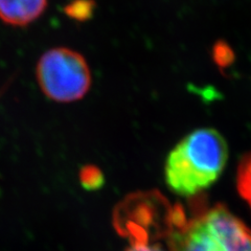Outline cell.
<instances>
[{"mask_svg": "<svg viewBox=\"0 0 251 251\" xmlns=\"http://www.w3.org/2000/svg\"><path fill=\"white\" fill-rule=\"evenodd\" d=\"M227 159L228 148L217 130H195L169 154L164 168L167 184L179 196L194 197L217 181Z\"/></svg>", "mask_w": 251, "mask_h": 251, "instance_id": "cell-1", "label": "cell"}, {"mask_svg": "<svg viewBox=\"0 0 251 251\" xmlns=\"http://www.w3.org/2000/svg\"><path fill=\"white\" fill-rule=\"evenodd\" d=\"M187 218L175 205L169 235L170 251H251V229L222 204Z\"/></svg>", "mask_w": 251, "mask_h": 251, "instance_id": "cell-2", "label": "cell"}, {"mask_svg": "<svg viewBox=\"0 0 251 251\" xmlns=\"http://www.w3.org/2000/svg\"><path fill=\"white\" fill-rule=\"evenodd\" d=\"M172 211L173 207L159 192L133 193L117 204L113 213V225L132 246H148L158 239L169 238L172 231Z\"/></svg>", "mask_w": 251, "mask_h": 251, "instance_id": "cell-3", "label": "cell"}, {"mask_svg": "<svg viewBox=\"0 0 251 251\" xmlns=\"http://www.w3.org/2000/svg\"><path fill=\"white\" fill-rule=\"evenodd\" d=\"M37 81L45 96L58 103L82 100L91 87V72L80 52L67 47L47 50L38 61Z\"/></svg>", "mask_w": 251, "mask_h": 251, "instance_id": "cell-4", "label": "cell"}, {"mask_svg": "<svg viewBox=\"0 0 251 251\" xmlns=\"http://www.w3.org/2000/svg\"><path fill=\"white\" fill-rule=\"evenodd\" d=\"M47 0H0V20L12 26H26L42 16Z\"/></svg>", "mask_w": 251, "mask_h": 251, "instance_id": "cell-5", "label": "cell"}, {"mask_svg": "<svg viewBox=\"0 0 251 251\" xmlns=\"http://www.w3.org/2000/svg\"><path fill=\"white\" fill-rule=\"evenodd\" d=\"M237 186L240 195L251 208V153L245 155L239 164Z\"/></svg>", "mask_w": 251, "mask_h": 251, "instance_id": "cell-6", "label": "cell"}, {"mask_svg": "<svg viewBox=\"0 0 251 251\" xmlns=\"http://www.w3.org/2000/svg\"><path fill=\"white\" fill-rule=\"evenodd\" d=\"M78 179H80V183L83 188L89 192L99 191L105 184V176L103 172L93 164L84 166L80 170Z\"/></svg>", "mask_w": 251, "mask_h": 251, "instance_id": "cell-7", "label": "cell"}, {"mask_svg": "<svg viewBox=\"0 0 251 251\" xmlns=\"http://www.w3.org/2000/svg\"><path fill=\"white\" fill-rule=\"evenodd\" d=\"M93 0H74L65 6V13L69 18L76 21H86L91 18L94 11Z\"/></svg>", "mask_w": 251, "mask_h": 251, "instance_id": "cell-8", "label": "cell"}, {"mask_svg": "<svg viewBox=\"0 0 251 251\" xmlns=\"http://www.w3.org/2000/svg\"><path fill=\"white\" fill-rule=\"evenodd\" d=\"M232 52L231 50L227 47L226 44L218 43L215 50V59L219 65H228L232 61Z\"/></svg>", "mask_w": 251, "mask_h": 251, "instance_id": "cell-9", "label": "cell"}]
</instances>
